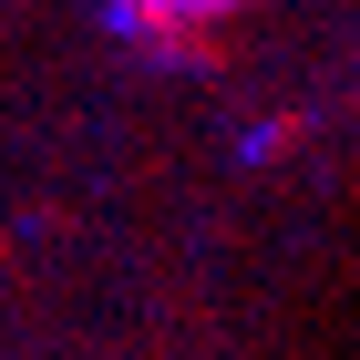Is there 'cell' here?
<instances>
[{"label":"cell","mask_w":360,"mask_h":360,"mask_svg":"<svg viewBox=\"0 0 360 360\" xmlns=\"http://www.w3.org/2000/svg\"><path fill=\"white\" fill-rule=\"evenodd\" d=\"M186 11H237V0H186Z\"/></svg>","instance_id":"6da1fadb"}]
</instances>
